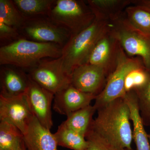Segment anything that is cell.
Returning a JSON list of instances; mask_svg holds the SVG:
<instances>
[{
  "label": "cell",
  "mask_w": 150,
  "mask_h": 150,
  "mask_svg": "<svg viewBox=\"0 0 150 150\" xmlns=\"http://www.w3.org/2000/svg\"><path fill=\"white\" fill-rule=\"evenodd\" d=\"M28 71L32 80L54 95L71 85V76L64 69L62 56L43 59Z\"/></svg>",
  "instance_id": "8"
},
{
  "label": "cell",
  "mask_w": 150,
  "mask_h": 150,
  "mask_svg": "<svg viewBox=\"0 0 150 150\" xmlns=\"http://www.w3.org/2000/svg\"><path fill=\"white\" fill-rule=\"evenodd\" d=\"M2 66L0 70V96L11 98L24 94L29 83L28 74L16 67Z\"/></svg>",
  "instance_id": "14"
},
{
  "label": "cell",
  "mask_w": 150,
  "mask_h": 150,
  "mask_svg": "<svg viewBox=\"0 0 150 150\" xmlns=\"http://www.w3.org/2000/svg\"><path fill=\"white\" fill-rule=\"evenodd\" d=\"M110 28L126 54L140 58L150 73V35L135 29L122 16L111 23Z\"/></svg>",
  "instance_id": "7"
},
{
  "label": "cell",
  "mask_w": 150,
  "mask_h": 150,
  "mask_svg": "<svg viewBox=\"0 0 150 150\" xmlns=\"http://www.w3.org/2000/svg\"><path fill=\"white\" fill-rule=\"evenodd\" d=\"M148 137H149V142H150V134H148Z\"/></svg>",
  "instance_id": "29"
},
{
  "label": "cell",
  "mask_w": 150,
  "mask_h": 150,
  "mask_svg": "<svg viewBox=\"0 0 150 150\" xmlns=\"http://www.w3.org/2000/svg\"><path fill=\"white\" fill-rule=\"evenodd\" d=\"M96 112L89 130L116 149H132L131 113L124 98L115 99L99 108Z\"/></svg>",
  "instance_id": "1"
},
{
  "label": "cell",
  "mask_w": 150,
  "mask_h": 150,
  "mask_svg": "<svg viewBox=\"0 0 150 150\" xmlns=\"http://www.w3.org/2000/svg\"><path fill=\"white\" fill-rule=\"evenodd\" d=\"M18 30L25 39L38 43H54L63 48L71 36L69 31L49 16L25 19Z\"/></svg>",
  "instance_id": "6"
},
{
  "label": "cell",
  "mask_w": 150,
  "mask_h": 150,
  "mask_svg": "<svg viewBox=\"0 0 150 150\" xmlns=\"http://www.w3.org/2000/svg\"><path fill=\"white\" fill-rule=\"evenodd\" d=\"M107 78L101 67L86 64L74 70L71 76V85L81 91L97 96L104 89Z\"/></svg>",
  "instance_id": "12"
},
{
  "label": "cell",
  "mask_w": 150,
  "mask_h": 150,
  "mask_svg": "<svg viewBox=\"0 0 150 150\" xmlns=\"http://www.w3.org/2000/svg\"><path fill=\"white\" fill-rule=\"evenodd\" d=\"M25 18L49 16L56 0H13Z\"/></svg>",
  "instance_id": "19"
},
{
  "label": "cell",
  "mask_w": 150,
  "mask_h": 150,
  "mask_svg": "<svg viewBox=\"0 0 150 150\" xmlns=\"http://www.w3.org/2000/svg\"><path fill=\"white\" fill-rule=\"evenodd\" d=\"M23 135L26 150H58L54 134L41 125L34 116Z\"/></svg>",
  "instance_id": "15"
},
{
  "label": "cell",
  "mask_w": 150,
  "mask_h": 150,
  "mask_svg": "<svg viewBox=\"0 0 150 150\" xmlns=\"http://www.w3.org/2000/svg\"><path fill=\"white\" fill-rule=\"evenodd\" d=\"M96 97L95 95L81 91L71 85L54 95L53 108L58 113L67 116L90 105Z\"/></svg>",
  "instance_id": "13"
},
{
  "label": "cell",
  "mask_w": 150,
  "mask_h": 150,
  "mask_svg": "<svg viewBox=\"0 0 150 150\" xmlns=\"http://www.w3.org/2000/svg\"><path fill=\"white\" fill-rule=\"evenodd\" d=\"M148 6L150 8V1L149 2V4H148Z\"/></svg>",
  "instance_id": "28"
},
{
  "label": "cell",
  "mask_w": 150,
  "mask_h": 150,
  "mask_svg": "<svg viewBox=\"0 0 150 150\" xmlns=\"http://www.w3.org/2000/svg\"><path fill=\"white\" fill-rule=\"evenodd\" d=\"M21 38H23L18 29L0 22L1 46H6Z\"/></svg>",
  "instance_id": "26"
},
{
  "label": "cell",
  "mask_w": 150,
  "mask_h": 150,
  "mask_svg": "<svg viewBox=\"0 0 150 150\" xmlns=\"http://www.w3.org/2000/svg\"><path fill=\"white\" fill-rule=\"evenodd\" d=\"M11 0H0V22L19 29L25 20Z\"/></svg>",
  "instance_id": "23"
},
{
  "label": "cell",
  "mask_w": 150,
  "mask_h": 150,
  "mask_svg": "<svg viewBox=\"0 0 150 150\" xmlns=\"http://www.w3.org/2000/svg\"><path fill=\"white\" fill-rule=\"evenodd\" d=\"M122 17L135 29L150 35V8L143 6L130 5L124 11Z\"/></svg>",
  "instance_id": "20"
},
{
  "label": "cell",
  "mask_w": 150,
  "mask_h": 150,
  "mask_svg": "<svg viewBox=\"0 0 150 150\" xmlns=\"http://www.w3.org/2000/svg\"><path fill=\"white\" fill-rule=\"evenodd\" d=\"M24 135L14 125L0 122V150H23Z\"/></svg>",
  "instance_id": "21"
},
{
  "label": "cell",
  "mask_w": 150,
  "mask_h": 150,
  "mask_svg": "<svg viewBox=\"0 0 150 150\" xmlns=\"http://www.w3.org/2000/svg\"><path fill=\"white\" fill-rule=\"evenodd\" d=\"M96 111L95 106L90 105L70 113L62 124L86 137L93 120V117Z\"/></svg>",
  "instance_id": "18"
},
{
  "label": "cell",
  "mask_w": 150,
  "mask_h": 150,
  "mask_svg": "<svg viewBox=\"0 0 150 150\" xmlns=\"http://www.w3.org/2000/svg\"><path fill=\"white\" fill-rule=\"evenodd\" d=\"M124 150H134L133 149H125Z\"/></svg>",
  "instance_id": "30"
},
{
  "label": "cell",
  "mask_w": 150,
  "mask_h": 150,
  "mask_svg": "<svg viewBox=\"0 0 150 150\" xmlns=\"http://www.w3.org/2000/svg\"><path fill=\"white\" fill-rule=\"evenodd\" d=\"M150 73L145 67L132 70L126 76L124 88L126 93L144 86L149 79Z\"/></svg>",
  "instance_id": "24"
},
{
  "label": "cell",
  "mask_w": 150,
  "mask_h": 150,
  "mask_svg": "<svg viewBox=\"0 0 150 150\" xmlns=\"http://www.w3.org/2000/svg\"><path fill=\"white\" fill-rule=\"evenodd\" d=\"M129 106L133 124V137L136 150H150L148 134L144 128L138 107L137 94L135 91L129 92L123 98Z\"/></svg>",
  "instance_id": "16"
},
{
  "label": "cell",
  "mask_w": 150,
  "mask_h": 150,
  "mask_svg": "<svg viewBox=\"0 0 150 150\" xmlns=\"http://www.w3.org/2000/svg\"><path fill=\"white\" fill-rule=\"evenodd\" d=\"M111 23L96 18L88 27L74 37L63 48L64 69L71 76L76 67L86 64L91 51Z\"/></svg>",
  "instance_id": "3"
},
{
  "label": "cell",
  "mask_w": 150,
  "mask_h": 150,
  "mask_svg": "<svg viewBox=\"0 0 150 150\" xmlns=\"http://www.w3.org/2000/svg\"><path fill=\"white\" fill-rule=\"evenodd\" d=\"M33 117L25 93L14 97L0 96V121L14 125L24 134Z\"/></svg>",
  "instance_id": "11"
},
{
  "label": "cell",
  "mask_w": 150,
  "mask_h": 150,
  "mask_svg": "<svg viewBox=\"0 0 150 150\" xmlns=\"http://www.w3.org/2000/svg\"><path fill=\"white\" fill-rule=\"evenodd\" d=\"M49 17L69 31L71 37L88 27L95 19L87 3L81 0H56Z\"/></svg>",
  "instance_id": "4"
},
{
  "label": "cell",
  "mask_w": 150,
  "mask_h": 150,
  "mask_svg": "<svg viewBox=\"0 0 150 150\" xmlns=\"http://www.w3.org/2000/svg\"><path fill=\"white\" fill-rule=\"evenodd\" d=\"M96 18L112 23L121 18L131 0H88L86 1Z\"/></svg>",
  "instance_id": "17"
},
{
  "label": "cell",
  "mask_w": 150,
  "mask_h": 150,
  "mask_svg": "<svg viewBox=\"0 0 150 150\" xmlns=\"http://www.w3.org/2000/svg\"><path fill=\"white\" fill-rule=\"evenodd\" d=\"M122 50L123 48L110 26L96 44L86 64L101 67L108 77L117 67Z\"/></svg>",
  "instance_id": "9"
},
{
  "label": "cell",
  "mask_w": 150,
  "mask_h": 150,
  "mask_svg": "<svg viewBox=\"0 0 150 150\" xmlns=\"http://www.w3.org/2000/svg\"><path fill=\"white\" fill-rule=\"evenodd\" d=\"M58 146L72 150H86L88 142L86 137L61 123L54 134Z\"/></svg>",
  "instance_id": "22"
},
{
  "label": "cell",
  "mask_w": 150,
  "mask_h": 150,
  "mask_svg": "<svg viewBox=\"0 0 150 150\" xmlns=\"http://www.w3.org/2000/svg\"><path fill=\"white\" fill-rule=\"evenodd\" d=\"M25 96L33 116L41 125L50 130L53 126L52 103L54 94L43 88L30 77Z\"/></svg>",
  "instance_id": "10"
},
{
  "label": "cell",
  "mask_w": 150,
  "mask_h": 150,
  "mask_svg": "<svg viewBox=\"0 0 150 150\" xmlns=\"http://www.w3.org/2000/svg\"><path fill=\"white\" fill-rule=\"evenodd\" d=\"M23 150H26V149H25Z\"/></svg>",
  "instance_id": "31"
},
{
  "label": "cell",
  "mask_w": 150,
  "mask_h": 150,
  "mask_svg": "<svg viewBox=\"0 0 150 150\" xmlns=\"http://www.w3.org/2000/svg\"><path fill=\"white\" fill-rule=\"evenodd\" d=\"M144 67L142 59L138 57H129L122 50L115 70L107 78L104 89L98 95L94 106L96 110L99 108L126 95L124 88L126 76L132 70Z\"/></svg>",
  "instance_id": "5"
},
{
  "label": "cell",
  "mask_w": 150,
  "mask_h": 150,
  "mask_svg": "<svg viewBox=\"0 0 150 150\" xmlns=\"http://www.w3.org/2000/svg\"><path fill=\"white\" fill-rule=\"evenodd\" d=\"M86 139L88 142L86 150H118L92 131H88Z\"/></svg>",
  "instance_id": "27"
},
{
  "label": "cell",
  "mask_w": 150,
  "mask_h": 150,
  "mask_svg": "<svg viewBox=\"0 0 150 150\" xmlns=\"http://www.w3.org/2000/svg\"><path fill=\"white\" fill-rule=\"evenodd\" d=\"M63 47L54 43H41L21 38L0 48V65L30 70L43 59L62 55Z\"/></svg>",
  "instance_id": "2"
},
{
  "label": "cell",
  "mask_w": 150,
  "mask_h": 150,
  "mask_svg": "<svg viewBox=\"0 0 150 150\" xmlns=\"http://www.w3.org/2000/svg\"><path fill=\"white\" fill-rule=\"evenodd\" d=\"M138 107L144 126L150 128V77L146 84L135 91Z\"/></svg>",
  "instance_id": "25"
}]
</instances>
